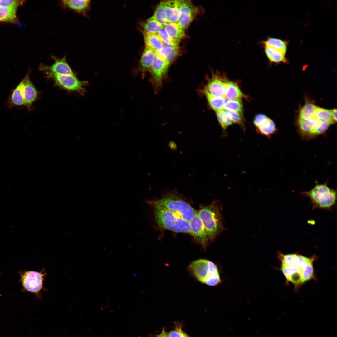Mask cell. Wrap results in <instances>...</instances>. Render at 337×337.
Listing matches in <instances>:
<instances>
[{
    "mask_svg": "<svg viewBox=\"0 0 337 337\" xmlns=\"http://www.w3.org/2000/svg\"><path fill=\"white\" fill-rule=\"evenodd\" d=\"M279 269L285 277L286 284L290 283L298 290L306 282L315 278L313 262L317 256L308 257L297 253L284 254L278 252Z\"/></svg>",
    "mask_w": 337,
    "mask_h": 337,
    "instance_id": "cell-1",
    "label": "cell"
},
{
    "mask_svg": "<svg viewBox=\"0 0 337 337\" xmlns=\"http://www.w3.org/2000/svg\"><path fill=\"white\" fill-rule=\"evenodd\" d=\"M222 205L217 201L200 208L198 213L208 235L213 241L223 229Z\"/></svg>",
    "mask_w": 337,
    "mask_h": 337,
    "instance_id": "cell-2",
    "label": "cell"
},
{
    "mask_svg": "<svg viewBox=\"0 0 337 337\" xmlns=\"http://www.w3.org/2000/svg\"><path fill=\"white\" fill-rule=\"evenodd\" d=\"M147 203L162 207L188 222L197 211L174 192L168 193L160 199L149 200Z\"/></svg>",
    "mask_w": 337,
    "mask_h": 337,
    "instance_id": "cell-3",
    "label": "cell"
},
{
    "mask_svg": "<svg viewBox=\"0 0 337 337\" xmlns=\"http://www.w3.org/2000/svg\"><path fill=\"white\" fill-rule=\"evenodd\" d=\"M153 206L154 208L155 219L159 229L191 235L189 222L162 207Z\"/></svg>",
    "mask_w": 337,
    "mask_h": 337,
    "instance_id": "cell-4",
    "label": "cell"
},
{
    "mask_svg": "<svg viewBox=\"0 0 337 337\" xmlns=\"http://www.w3.org/2000/svg\"><path fill=\"white\" fill-rule=\"evenodd\" d=\"M302 194L310 198L313 209L329 210L336 204V190L325 183L317 184L311 190L303 192Z\"/></svg>",
    "mask_w": 337,
    "mask_h": 337,
    "instance_id": "cell-5",
    "label": "cell"
},
{
    "mask_svg": "<svg viewBox=\"0 0 337 337\" xmlns=\"http://www.w3.org/2000/svg\"><path fill=\"white\" fill-rule=\"evenodd\" d=\"M20 282L22 284V292L32 293L38 299H42V292L48 291L44 286V282L47 273L45 268L39 272L34 271L20 270Z\"/></svg>",
    "mask_w": 337,
    "mask_h": 337,
    "instance_id": "cell-6",
    "label": "cell"
},
{
    "mask_svg": "<svg viewBox=\"0 0 337 337\" xmlns=\"http://www.w3.org/2000/svg\"><path fill=\"white\" fill-rule=\"evenodd\" d=\"M46 77L52 79L56 85L70 92H74L83 95L86 91L85 87L88 82L81 81L76 75L48 74Z\"/></svg>",
    "mask_w": 337,
    "mask_h": 337,
    "instance_id": "cell-7",
    "label": "cell"
},
{
    "mask_svg": "<svg viewBox=\"0 0 337 337\" xmlns=\"http://www.w3.org/2000/svg\"><path fill=\"white\" fill-rule=\"evenodd\" d=\"M170 64L156 53L149 72L150 81L155 93L158 92L161 88Z\"/></svg>",
    "mask_w": 337,
    "mask_h": 337,
    "instance_id": "cell-8",
    "label": "cell"
},
{
    "mask_svg": "<svg viewBox=\"0 0 337 337\" xmlns=\"http://www.w3.org/2000/svg\"><path fill=\"white\" fill-rule=\"evenodd\" d=\"M188 268L198 281L204 284L211 276L219 273L216 265L212 261L205 259H199L193 261Z\"/></svg>",
    "mask_w": 337,
    "mask_h": 337,
    "instance_id": "cell-9",
    "label": "cell"
},
{
    "mask_svg": "<svg viewBox=\"0 0 337 337\" xmlns=\"http://www.w3.org/2000/svg\"><path fill=\"white\" fill-rule=\"evenodd\" d=\"M52 57L54 61L52 65L47 66L43 64H40L39 65V70L45 75H76L68 64L66 56L62 58H57L55 56H52Z\"/></svg>",
    "mask_w": 337,
    "mask_h": 337,
    "instance_id": "cell-10",
    "label": "cell"
},
{
    "mask_svg": "<svg viewBox=\"0 0 337 337\" xmlns=\"http://www.w3.org/2000/svg\"><path fill=\"white\" fill-rule=\"evenodd\" d=\"M191 235L201 246L206 248L209 240L204 226L199 217L198 211L189 222Z\"/></svg>",
    "mask_w": 337,
    "mask_h": 337,
    "instance_id": "cell-11",
    "label": "cell"
},
{
    "mask_svg": "<svg viewBox=\"0 0 337 337\" xmlns=\"http://www.w3.org/2000/svg\"><path fill=\"white\" fill-rule=\"evenodd\" d=\"M198 8L190 0H183L180 15L177 23L185 29L187 28L197 14Z\"/></svg>",
    "mask_w": 337,
    "mask_h": 337,
    "instance_id": "cell-12",
    "label": "cell"
},
{
    "mask_svg": "<svg viewBox=\"0 0 337 337\" xmlns=\"http://www.w3.org/2000/svg\"><path fill=\"white\" fill-rule=\"evenodd\" d=\"M30 74L27 73L23 79V93L25 105L29 108L32 103L37 98L38 92L30 80Z\"/></svg>",
    "mask_w": 337,
    "mask_h": 337,
    "instance_id": "cell-13",
    "label": "cell"
},
{
    "mask_svg": "<svg viewBox=\"0 0 337 337\" xmlns=\"http://www.w3.org/2000/svg\"><path fill=\"white\" fill-rule=\"evenodd\" d=\"M168 23H177L183 0L163 1Z\"/></svg>",
    "mask_w": 337,
    "mask_h": 337,
    "instance_id": "cell-14",
    "label": "cell"
},
{
    "mask_svg": "<svg viewBox=\"0 0 337 337\" xmlns=\"http://www.w3.org/2000/svg\"><path fill=\"white\" fill-rule=\"evenodd\" d=\"M225 89V80L214 75L208 81L203 90L214 96L223 97Z\"/></svg>",
    "mask_w": 337,
    "mask_h": 337,
    "instance_id": "cell-15",
    "label": "cell"
},
{
    "mask_svg": "<svg viewBox=\"0 0 337 337\" xmlns=\"http://www.w3.org/2000/svg\"><path fill=\"white\" fill-rule=\"evenodd\" d=\"M320 122L315 118L310 120L298 118L297 125L299 132L302 136L310 137L316 136V129Z\"/></svg>",
    "mask_w": 337,
    "mask_h": 337,
    "instance_id": "cell-16",
    "label": "cell"
},
{
    "mask_svg": "<svg viewBox=\"0 0 337 337\" xmlns=\"http://www.w3.org/2000/svg\"><path fill=\"white\" fill-rule=\"evenodd\" d=\"M156 55L155 51L145 47L140 60L137 73L141 72L143 77L146 72H149Z\"/></svg>",
    "mask_w": 337,
    "mask_h": 337,
    "instance_id": "cell-17",
    "label": "cell"
},
{
    "mask_svg": "<svg viewBox=\"0 0 337 337\" xmlns=\"http://www.w3.org/2000/svg\"><path fill=\"white\" fill-rule=\"evenodd\" d=\"M90 1L89 0H64L60 1L62 7L69 9L75 12L85 15L89 7Z\"/></svg>",
    "mask_w": 337,
    "mask_h": 337,
    "instance_id": "cell-18",
    "label": "cell"
},
{
    "mask_svg": "<svg viewBox=\"0 0 337 337\" xmlns=\"http://www.w3.org/2000/svg\"><path fill=\"white\" fill-rule=\"evenodd\" d=\"M223 98L227 100H241L245 97L238 85L232 82L225 80Z\"/></svg>",
    "mask_w": 337,
    "mask_h": 337,
    "instance_id": "cell-19",
    "label": "cell"
},
{
    "mask_svg": "<svg viewBox=\"0 0 337 337\" xmlns=\"http://www.w3.org/2000/svg\"><path fill=\"white\" fill-rule=\"evenodd\" d=\"M263 46L265 53L270 63L278 64L281 63H287L289 62V60L286 57V54L271 47L266 46Z\"/></svg>",
    "mask_w": 337,
    "mask_h": 337,
    "instance_id": "cell-20",
    "label": "cell"
},
{
    "mask_svg": "<svg viewBox=\"0 0 337 337\" xmlns=\"http://www.w3.org/2000/svg\"><path fill=\"white\" fill-rule=\"evenodd\" d=\"M146 47L158 51L164 46V44L157 34L143 32Z\"/></svg>",
    "mask_w": 337,
    "mask_h": 337,
    "instance_id": "cell-21",
    "label": "cell"
},
{
    "mask_svg": "<svg viewBox=\"0 0 337 337\" xmlns=\"http://www.w3.org/2000/svg\"><path fill=\"white\" fill-rule=\"evenodd\" d=\"M164 28L168 34L173 40L179 41L185 36V29L177 23H168Z\"/></svg>",
    "mask_w": 337,
    "mask_h": 337,
    "instance_id": "cell-22",
    "label": "cell"
},
{
    "mask_svg": "<svg viewBox=\"0 0 337 337\" xmlns=\"http://www.w3.org/2000/svg\"><path fill=\"white\" fill-rule=\"evenodd\" d=\"M261 43L262 46H267L274 48L285 54L287 52L288 45V42L287 41L271 37L262 41Z\"/></svg>",
    "mask_w": 337,
    "mask_h": 337,
    "instance_id": "cell-23",
    "label": "cell"
},
{
    "mask_svg": "<svg viewBox=\"0 0 337 337\" xmlns=\"http://www.w3.org/2000/svg\"><path fill=\"white\" fill-rule=\"evenodd\" d=\"M180 49L178 46H165L156 53L170 64L179 55Z\"/></svg>",
    "mask_w": 337,
    "mask_h": 337,
    "instance_id": "cell-24",
    "label": "cell"
},
{
    "mask_svg": "<svg viewBox=\"0 0 337 337\" xmlns=\"http://www.w3.org/2000/svg\"><path fill=\"white\" fill-rule=\"evenodd\" d=\"M316 107L314 102L306 100L305 104L300 110L298 118L308 120L315 119Z\"/></svg>",
    "mask_w": 337,
    "mask_h": 337,
    "instance_id": "cell-25",
    "label": "cell"
},
{
    "mask_svg": "<svg viewBox=\"0 0 337 337\" xmlns=\"http://www.w3.org/2000/svg\"><path fill=\"white\" fill-rule=\"evenodd\" d=\"M17 10L16 8L0 6V22H16Z\"/></svg>",
    "mask_w": 337,
    "mask_h": 337,
    "instance_id": "cell-26",
    "label": "cell"
},
{
    "mask_svg": "<svg viewBox=\"0 0 337 337\" xmlns=\"http://www.w3.org/2000/svg\"><path fill=\"white\" fill-rule=\"evenodd\" d=\"M144 32L151 34H157L164 26L159 23L153 16L147 19L143 25Z\"/></svg>",
    "mask_w": 337,
    "mask_h": 337,
    "instance_id": "cell-27",
    "label": "cell"
},
{
    "mask_svg": "<svg viewBox=\"0 0 337 337\" xmlns=\"http://www.w3.org/2000/svg\"><path fill=\"white\" fill-rule=\"evenodd\" d=\"M256 129L257 132L269 137L275 132L276 127L274 121L268 118Z\"/></svg>",
    "mask_w": 337,
    "mask_h": 337,
    "instance_id": "cell-28",
    "label": "cell"
},
{
    "mask_svg": "<svg viewBox=\"0 0 337 337\" xmlns=\"http://www.w3.org/2000/svg\"><path fill=\"white\" fill-rule=\"evenodd\" d=\"M315 117L319 121L328 123L330 125L335 122L334 120L330 110L317 106Z\"/></svg>",
    "mask_w": 337,
    "mask_h": 337,
    "instance_id": "cell-29",
    "label": "cell"
},
{
    "mask_svg": "<svg viewBox=\"0 0 337 337\" xmlns=\"http://www.w3.org/2000/svg\"><path fill=\"white\" fill-rule=\"evenodd\" d=\"M203 92L210 106L216 112L223 109L226 100L223 97L214 96L204 90Z\"/></svg>",
    "mask_w": 337,
    "mask_h": 337,
    "instance_id": "cell-30",
    "label": "cell"
},
{
    "mask_svg": "<svg viewBox=\"0 0 337 337\" xmlns=\"http://www.w3.org/2000/svg\"><path fill=\"white\" fill-rule=\"evenodd\" d=\"M24 81L23 79L20 82L14 90L11 96L12 103L16 105H25L23 93Z\"/></svg>",
    "mask_w": 337,
    "mask_h": 337,
    "instance_id": "cell-31",
    "label": "cell"
},
{
    "mask_svg": "<svg viewBox=\"0 0 337 337\" xmlns=\"http://www.w3.org/2000/svg\"><path fill=\"white\" fill-rule=\"evenodd\" d=\"M216 112L218 121L224 132V135H225L226 129L233 123L229 116L227 110L222 109Z\"/></svg>",
    "mask_w": 337,
    "mask_h": 337,
    "instance_id": "cell-32",
    "label": "cell"
},
{
    "mask_svg": "<svg viewBox=\"0 0 337 337\" xmlns=\"http://www.w3.org/2000/svg\"><path fill=\"white\" fill-rule=\"evenodd\" d=\"M153 16L157 21L164 26L168 23L164 1H161L157 6Z\"/></svg>",
    "mask_w": 337,
    "mask_h": 337,
    "instance_id": "cell-33",
    "label": "cell"
},
{
    "mask_svg": "<svg viewBox=\"0 0 337 337\" xmlns=\"http://www.w3.org/2000/svg\"><path fill=\"white\" fill-rule=\"evenodd\" d=\"M243 108L241 100H225L223 107L226 110L240 113L242 112Z\"/></svg>",
    "mask_w": 337,
    "mask_h": 337,
    "instance_id": "cell-34",
    "label": "cell"
},
{
    "mask_svg": "<svg viewBox=\"0 0 337 337\" xmlns=\"http://www.w3.org/2000/svg\"><path fill=\"white\" fill-rule=\"evenodd\" d=\"M157 34L163 42L164 45H165V46H178L180 41L173 39L166 32L164 28L160 30Z\"/></svg>",
    "mask_w": 337,
    "mask_h": 337,
    "instance_id": "cell-35",
    "label": "cell"
},
{
    "mask_svg": "<svg viewBox=\"0 0 337 337\" xmlns=\"http://www.w3.org/2000/svg\"><path fill=\"white\" fill-rule=\"evenodd\" d=\"M227 111V113L233 123L240 125L245 129L244 118L242 113Z\"/></svg>",
    "mask_w": 337,
    "mask_h": 337,
    "instance_id": "cell-36",
    "label": "cell"
},
{
    "mask_svg": "<svg viewBox=\"0 0 337 337\" xmlns=\"http://www.w3.org/2000/svg\"><path fill=\"white\" fill-rule=\"evenodd\" d=\"M22 1L17 0H0V6L17 8Z\"/></svg>",
    "mask_w": 337,
    "mask_h": 337,
    "instance_id": "cell-37",
    "label": "cell"
},
{
    "mask_svg": "<svg viewBox=\"0 0 337 337\" xmlns=\"http://www.w3.org/2000/svg\"><path fill=\"white\" fill-rule=\"evenodd\" d=\"M167 337H188L181 330L180 327H176L170 332L166 333Z\"/></svg>",
    "mask_w": 337,
    "mask_h": 337,
    "instance_id": "cell-38",
    "label": "cell"
},
{
    "mask_svg": "<svg viewBox=\"0 0 337 337\" xmlns=\"http://www.w3.org/2000/svg\"><path fill=\"white\" fill-rule=\"evenodd\" d=\"M221 282L219 273L213 275L205 281V284L209 286H215Z\"/></svg>",
    "mask_w": 337,
    "mask_h": 337,
    "instance_id": "cell-39",
    "label": "cell"
},
{
    "mask_svg": "<svg viewBox=\"0 0 337 337\" xmlns=\"http://www.w3.org/2000/svg\"><path fill=\"white\" fill-rule=\"evenodd\" d=\"M266 115L263 114H259L256 116L253 123L256 128L259 127L262 123L265 121L268 118Z\"/></svg>",
    "mask_w": 337,
    "mask_h": 337,
    "instance_id": "cell-40",
    "label": "cell"
},
{
    "mask_svg": "<svg viewBox=\"0 0 337 337\" xmlns=\"http://www.w3.org/2000/svg\"><path fill=\"white\" fill-rule=\"evenodd\" d=\"M168 146L170 149L172 151H175L178 149V146L176 143L173 141H170L167 144Z\"/></svg>",
    "mask_w": 337,
    "mask_h": 337,
    "instance_id": "cell-41",
    "label": "cell"
},
{
    "mask_svg": "<svg viewBox=\"0 0 337 337\" xmlns=\"http://www.w3.org/2000/svg\"><path fill=\"white\" fill-rule=\"evenodd\" d=\"M330 110L332 117L334 121L336 122L337 121V110L336 109H333Z\"/></svg>",
    "mask_w": 337,
    "mask_h": 337,
    "instance_id": "cell-42",
    "label": "cell"
},
{
    "mask_svg": "<svg viewBox=\"0 0 337 337\" xmlns=\"http://www.w3.org/2000/svg\"><path fill=\"white\" fill-rule=\"evenodd\" d=\"M156 337H167L166 335V332H165L164 330H163L161 333Z\"/></svg>",
    "mask_w": 337,
    "mask_h": 337,
    "instance_id": "cell-43",
    "label": "cell"
}]
</instances>
